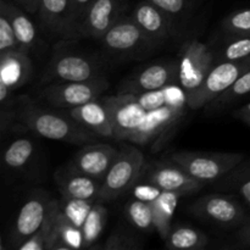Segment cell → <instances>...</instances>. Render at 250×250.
<instances>
[{
	"label": "cell",
	"instance_id": "cb8c5ba5",
	"mask_svg": "<svg viewBox=\"0 0 250 250\" xmlns=\"http://www.w3.org/2000/svg\"><path fill=\"white\" fill-rule=\"evenodd\" d=\"M59 214H60V202L53 199L51 200L50 210L46 216L45 221L42 225L41 229L27 238L19 250H49L50 249L51 242L55 237L56 225H58Z\"/></svg>",
	"mask_w": 250,
	"mask_h": 250
},
{
	"label": "cell",
	"instance_id": "f546056e",
	"mask_svg": "<svg viewBox=\"0 0 250 250\" xmlns=\"http://www.w3.org/2000/svg\"><path fill=\"white\" fill-rule=\"evenodd\" d=\"M95 202H88V200H78V199H67L63 198V202L60 203L61 211L62 214L70 220L72 224L82 229V225L84 222L85 217L89 214L90 209L94 205Z\"/></svg>",
	"mask_w": 250,
	"mask_h": 250
},
{
	"label": "cell",
	"instance_id": "3957f363",
	"mask_svg": "<svg viewBox=\"0 0 250 250\" xmlns=\"http://www.w3.org/2000/svg\"><path fill=\"white\" fill-rule=\"evenodd\" d=\"M244 159L239 153H211V151H175L171 154L173 164L182 167L192 177L210 182L226 175Z\"/></svg>",
	"mask_w": 250,
	"mask_h": 250
},
{
	"label": "cell",
	"instance_id": "d6986e66",
	"mask_svg": "<svg viewBox=\"0 0 250 250\" xmlns=\"http://www.w3.org/2000/svg\"><path fill=\"white\" fill-rule=\"evenodd\" d=\"M55 178L62 198L98 202L102 181L77 172L67 165L56 172Z\"/></svg>",
	"mask_w": 250,
	"mask_h": 250
},
{
	"label": "cell",
	"instance_id": "60d3db41",
	"mask_svg": "<svg viewBox=\"0 0 250 250\" xmlns=\"http://www.w3.org/2000/svg\"><path fill=\"white\" fill-rule=\"evenodd\" d=\"M233 115L237 119H239L241 121H243L244 124L249 125L250 126V103L244 105V106H242L241 109L236 110V111L233 112Z\"/></svg>",
	"mask_w": 250,
	"mask_h": 250
},
{
	"label": "cell",
	"instance_id": "44dd1931",
	"mask_svg": "<svg viewBox=\"0 0 250 250\" xmlns=\"http://www.w3.org/2000/svg\"><path fill=\"white\" fill-rule=\"evenodd\" d=\"M71 117L80 122L82 126L92 131L98 137H112L114 138V128H112L111 119L107 109L103 102L93 100V102L83 104L81 106L66 109Z\"/></svg>",
	"mask_w": 250,
	"mask_h": 250
},
{
	"label": "cell",
	"instance_id": "603a6c76",
	"mask_svg": "<svg viewBox=\"0 0 250 250\" xmlns=\"http://www.w3.org/2000/svg\"><path fill=\"white\" fill-rule=\"evenodd\" d=\"M181 194L176 192H168L163 190L161 194L151 202L154 212V224L155 229L163 239H166L168 233L171 232V221H172L173 214L178 205Z\"/></svg>",
	"mask_w": 250,
	"mask_h": 250
},
{
	"label": "cell",
	"instance_id": "74e56055",
	"mask_svg": "<svg viewBox=\"0 0 250 250\" xmlns=\"http://www.w3.org/2000/svg\"><path fill=\"white\" fill-rule=\"evenodd\" d=\"M161 192H163V190H161L160 188L151 185V183H149L148 186L142 185L133 187L134 197H136L137 199L146 200V202H153V200H155L156 198L161 194Z\"/></svg>",
	"mask_w": 250,
	"mask_h": 250
},
{
	"label": "cell",
	"instance_id": "9a60e30c",
	"mask_svg": "<svg viewBox=\"0 0 250 250\" xmlns=\"http://www.w3.org/2000/svg\"><path fill=\"white\" fill-rule=\"evenodd\" d=\"M119 150L109 144H87L73 155L67 166L103 182Z\"/></svg>",
	"mask_w": 250,
	"mask_h": 250
},
{
	"label": "cell",
	"instance_id": "ffe728a7",
	"mask_svg": "<svg viewBox=\"0 0 250 250\" xmlns=\"http://www.w3.org/2000/svg\"><path fill=\"white\" fill-rule=\"evenodd\" d=\"M33 73L29 53L23 50H9L0 53V82L11 90L26 84Z\"/></svg>",
	"mask_w": 250,
	"mask_h": 250
},
{
	"label": "cell",
	"instance_id": "f1b7e54d",
	"mask_svg": "<svg viewBox=\"0 0 250 250\" xmlns=\"http://www.w3.org/2000/svg\"><path fill=\"white\" fill-rule=\"evenodd\" d=\"M125 214L129 222L141 231L150 232L151 229H155L151 202H146V200L134 198L133 200L126 204Z\"/></svg>",
	"mask_w": 250,
	"mask_h": 250
},
{
	"label": "cell",
	"instance_id": "d6a6232c",
	"mask_svg": "<svg viewBox=\"0 0 250 250\" xmlns=\"http://www.w3.org/2000/svg\"><path fill=\"white\" fill-rule=\"evenodd\" d=\"M222 27L234 36H250V9L232 12L225 19Z\"/></svg>",
	"mask_w": 250,
	"mask_h": 250
},
{
	"label": "cell",
	"instance_id": "5bb4252c",
	"mask_svg": "<svg viewBox=\"0 0 250 250\" xmlns=\"http://www.w3.org/2000/svg\"><path fill=\"white\" fill-rule=\"evenodd\" d=\"M127 0H94L81 24V34L85 38L102 41L115 22L124 16Z\"/></svg>",
	"mask_w": 250,
	"mask_h": 250
},
{
	"label": "cell",
	"instance_id": "2e32d148",
	"mask_svg": "<svg viewBox=\"0 0 250 250\" xmlns=\"http://www.w3.org/2000/svg\"><path fill=\"white\" fill-rule=\"evenodd\" d=\"M103 46L110 53L125 55L139 50L144 45H151L132 16H122L105 33Z\"/></svg>",
	"mask_w": 250,
	"mask_h": 250
},
{
	"label": "cell",
	"instance_id": "1f68e13d",
	"mask_svg": "<svg viewBox=\"0 0 250 250\" xmlns=\"http://www.w3.org/2000/svg\"><path fill=\"white\" fill-rule=\"evenodd\" d=\"M250 58V36H236L220 55V61H239Z\"/></svg>",
	"mask_w": 250,
	"mask_h": 250
},
{
	"label": "cell",
	"instance_id": "4316f807",
	"mask_svg": "<svg viewBox=\"0 0 250 250\" xmlns=\"http://www.w3.org/2000/svg\"><path fill=\"white\" fill-rule=\"evenodd\" d=\"M107 210L103 202H95L82 225L83 249L92 248L102 236L106 225Z\"/></svg>",
	"mask_w": 250,
	"mask_h": 250
},
{
	"label": "cell",
	"instance_id": "30bf717a",
	"mask_svg": "<svg viewBox=\"0 0 250 250\" xmlns=\"http://www.w3.org/2000/svg\"><path fill=\"white\" fill-rule=\"evenodd\" d=\"M114 128V138L127 141L131 132L141 124L146 111L139 105L134 94L119 93L103 99Z\"/></svg>",
	"mask_w": 250,
	"mask_h": 250
},
{
	"label": "cell",
	"instance_id": "b9f144b4",
	"mask_svg": "<svg viewBox=\"0 0 250 250\" xmlns=\"http://www.w3.org/2000/svg\"><path fill=\"white\" fill-rule=\"evenodd\" d=\"M241 194L243 195V198L246 199V202L248 203V204H250V180L247 181L244 185H242Z\"/></svg>",
	"mask_w": 250,
	"mask_h": 250
},
{
	"label": "cell",
	"instance_id": "d4e9b609",
	"mask_svg": "<svg viewBox=\"0 0 250 250\" xmlns=\"http://www.w3.org/2000/svg\"><path fill=\"white\" fill-rule=\"evenodd\" d=\"M83 248L82 229L76 226L61 211L59 214L55 237L49 250H75Z\"/></svg>",
	"mask_w": 250,
	"mask_h": 250
},
{
	"label": "cell",
	"instance_id": "4fadbf2b",
	"mask_svg": "<svg viewBox=\"0 0 250 250\" xmlns=\"http://www.w3.org/2000/svg\"><path fill=\"white\" fill-rule=\"evenodd\" d=\"M176 81H178V61H163L143 68L125 81L120 87V93L141 94L175 84Z\"/></svg>",
	"mask_w": 250,
	"mask_h": 250
},
{
	"label": "cell",
	"instance_id": "f35d334b",
	"mask_svg": "<svg viewBox=\"0 0 250 250\" xmlns=\"http://www.w3.org/2000/svg\"><path fill=\"white\" fill-rule=\"evenodd\" d=\"M21 9H23L27 14L36 15L39 10L41 0H16Z\"/></svg>",
	"mask_w": 250,
	"mask_h": 250
},
{
	"label": "cell",
	"instance_id": "9c48e42d",
	"mask_svg": "<svg viewBox=\"0 0 250 250\" xmlns=\"http://www.w3.org/2000/svg\"><path fill=\"white\" fill-rule=\"evenodd\" d=\"M38 14L42 29L48 37L67 42L82 38L71 14V0H41Z\"/></svg>",
	"mask_w": 250,
	"mask_h": 250
},
{
	"label": "cell",
	"instance_id": "8992f818",
	"mask_svg": "<svg viewBox=\"0 0 250 250\" xmlns=\"http://www.w3.org/2000/svg\"><path fill=\"white\" fill-rule=\"evenodd\" d=\"M248 70H250V58L239 61H220L211 68L199 89L188 98V107L199 109L210 104Z\"/></svg>",
	"mask_w": 250,
	"mask_h": 250
},
{
	"label": "cell",
	"instance_id": "ab89813d",
	"mask_svg": "<svg viewBox=\"0 0 250 250\" xmlns=\"http://www.w3.org/2000/svg\"><path fill=\"white\" fill-rule=\"evenodd\" d=\"M237 239H238L239 243H242L243 246L250 247V221L244 224L243 226L239 229V231L237 232Z\"/></svg>",
	"mask_w": 250,
	"mask_h": 250
},
{
	"label": "cell",
	"instance_id": "ac0fdd59",
	"mask_svg": "<svg viewBox=\"0 0 250 250\" xmlns=\"http://www.w3.org/2000/svg\"><path fill=\"white\" fill-rule=\"evenodd\" d=\"M148 182L161 190L176 192L181 195L192 194L204 185V182L192 177L176 164L154 166L148 173Z\"/></svg>",
	"mask_w": 250,
	"mask_h": 250
},
{
	"label": "cell",
	"instance_id": "5b68a950",
	"mask_svg": "<svg viewBox=\"0 0 250 250\" xmlns=\"http://www.w3.org/2000/svg\"><path fill=\"white\" fill-rule=\"evenodd\" d=\"M107 87L104 76L80 82H54L38 92V97L56 109H72L97 100Z\"/></svg>",
	"mask_w": 250,
	"mask_h": 250
},
{
	"label": "cell",
	"instance_id": "ba28073f",
	"mask_svg": "<svg viewBox=\"0 0 250 250\" xmlns=\"http://www.w3.org/2000/svg\"><path fill=\"white\" fill-rule=\"evenodd\" d=\"M99 65L93 59L82 54L59 53L46 66L42 77L43 84L54 82H80L99 77Z\"/></svg>",
	"mask_w": 250,
	"mask_h": 250
},
{
	"label": "cell",
	"instance_id": "7402d4cb",
	"mask_svg": "<svg viewBox=\"0 0 250 250\" xmlns=\"http://www.w3.org/2000/svg\"><path fill=\"white\" fill-rule=\"evenodd\" d=\"M0 7L4 9L6 14L9 15V19L11 21L12 27H14L15 34H16L21 50L31 53L32 49L37 44L38 34H37L36 26L31 21V19L27 16V12L21 7L6 1V0L0 1Z\"/></svg>",
	"mask_w": 250,
	"mask_h": 250
},
{
	"label": "cell",
	"instance_id": "4dcf8cb0",
	"mask_svg": "<svg viewBox=\"0 0 250 250\" xmlns=\"http://www.w3.org/2000/svg\"><path fill=\"white\" fill-rule=\"evenodd\" d=\"M250 93V70L241 76L226 92L220 94L216 99L212 100V105L216 106H224V105L229 104L239 98Z\"/></svg>",
	"mask_w": 250,
	"mask_h": 250
},
{
	"label": "cell",
	"instance_id": "484cf974",
	"mask_svg": "<svg viewBox=\"0 0 250 250\" xmlns=\"http://www.w3.org/2000/svg\"><path fill=\"white\" fill-rule=\"evenodd\" d=\"M165 242L166 247L172 250H199L208 246L209 238L199 229L178 226L171 229Z\"/></svg>",
	"mask_w": 250,
	"mask_h": 250
},
{
	"label": "cell",
	"instance_id": "d590c367",
	"mask_svg": "<svg viewBox=\"0 0 250 250\" xmlns=\"http://www.w3.org/2000/svg\"><path fill=\"white\" fill-rule=\"evenodd\" d=\"M148 1L170 15L171 17L185 11L189 4V0H148Z\"/></svg>",
	"mask_w": 250,
	"mask_h": 250
},
{
	"label": "cell",
	"instance_id": "e575fe53",
	"mask_svg": "<svg viewBox=\"0 0 250 250\" xmlns=\"http://www.w3.org/2000/svg\"><path fill=\"white\" fill-rule=\"evenodd\" d=\"M102 250H136L141 249L142 244L136 237L125 232H115L112 233L102 246L92 247Z\"/></svg>",
	"mask_w": 250,
	"mask_h": 250
},
{
	"label": "cell",
	"instance_id": "6da1fadb",
	"mask_svg": "<svg viewBox=\"0 0 250 250\" xmlns=\"http://www.w3.org/2000/svg\"><path fill=\"white\" fill-rule=\"evenodd\" d=\"M12 104L15 122L46 139L70 144H82L95 142L98 137L66 111L44 109L28 95L15 98Z\"/></svg>",
	"mask_w": 250,
	"mask_h": 250
},
{
	"label": "cell",
	"instance_id": "277c9868",
	"mask_svg": "<svg viewBox=\"0 0 250 250\" xmlns=\"http://www.w3.org/2000/svg\"><path fill=\"white\" fill-rule=\"evenodd\" d=\"M215 66L209 46L198 39H188L178 53V84L188 98L192 97Z\"/></svg>",
	"mask_w": 250,
	"mask_h": 250
},
{
	"label": "cell",
	"instance_id": "7a4b0ae2",
	"mask_svg": "<svg viewBox=\"0 0 250 250\" xmlns=\"http://www.w3.org/2000/svg\"><path fill=\"white\" fill-rule=\"evenodd\" d=\"M143 164L141 150L132 146H122L103 181L98 202H114L131 189L141 175Z\"/></svg>",
	"mask_w": 250,
	"mask_h": 250
},
{
	"label": "cell",
	"instance_id": "836d02e7",
	"mask_svg": "<svg viewBox=\"0 0 250 250\" xmlns=\"http://www.w3.org/2000/svg\"><path fill=\"white\" fill-rule=\"evenodd\" d=\"M9 50H21L14 27L4 9L0 7V53Z\"/></svg>",
	"mask_w": 250,
	"mask_h": 250
},
{
	"label": "cell",
	"instance_id": "52a82bcc",
	"mask_svg": "<svg viewBox=\"0 0 250 250\" xmlns=\"http://www.w3.org/2000/svg\"><path fill=\"white\" fill-rule=\"evenodd\" d=\"M185 104H167L151 110L146 114L141 124L131 132L127 142L137 144H148L166 138L185 116Z\"/></svg>",
	"mask_w": 250,
	"mask_h": 250
},
{
	"label": "cell",
	"instance_id": "e0dca14e",
	"mask_svg": "<svg viewBox=\"0 0 250 250\" xmlns=\"http://www.w3.org/2000/svg\"><path fill=\"white\" fill-rule=\"evenodd\" d=\"M131 16L151 45L164 43L172 34V19L170 15L148 0L137 4Z\"/></svg>",
	"mask_w": 250,
	"mask_h": 250
},
{
	"label": "cell",
	"instance_id": "83f0119b",
	"mask_svg": "<svg viewBox=\"0 0 250 250\" xmlns=\"http://www.w3.org/2000/svg\"><path fill=\"white\" fill-rule=\"evenodd\" d=\"M34 154V143L29 138H19L12 142L4 151V165L14 171L22 170L28 165Z\"/></svg>",
	"mask_w": 250,
	"mask_h": 250
},
{
	"label": "cell",
	"instance_id": "8fae6325",
	"mask_svg": "<svg viewBox=\"0 0 250 250\" xmlns=\"http://www.w3.org/2000/svg\"><path fill=\"white\" fill-rule=\"evenodd\" d=\"M51 198L39 190L26 200L20 209L11 232V243L16 249L27 238L36 233L45 221L51 205Z\"/></svg>",
	"mask_w": 250,
	"mask_h": 250
},
{
	"label": "cell",
	"instance_id": "7c38bea8",
	"mask_svg": "<svg viewBox=\"0 0 250 250\" xmlns=\"http://www.w3.org/2000/svg\"><path fill=\"white\" fill-rule=\"evenodd\" d=\"M189 211L199 219L222 226H234L241 224L246 217L243 208L236 199L217 194L198 199L190 205Z\"/></svg>",
	"mask_w": 250,
	"mask_h": 250
},
{
	"label": "cell",
	"instance_id": "8d00e7d4",
	"mask_svg": "<svg viewBox=\"0 0 250 250\" xmlns=\"http://www.w3.org/2000/svg\"><path fill=\"white\" fill-rule=\"evenodd\" d=\"M93 2H94V0H71V14H72V19L76 26L80 28V32L83 19H84L85 14L92 6Z\"/></svg>",
	"mask_w": 250,
	"mask_h": 250
}]
</instances>
